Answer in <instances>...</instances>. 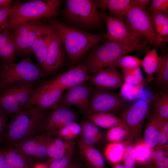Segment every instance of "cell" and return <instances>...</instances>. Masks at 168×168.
<instances>
[{
    "label": "cell",
    "mask_w": 168,
    "mask_h": 168,
    "mask_svg": "<svg viewBox=\"0 0 168 168\" xmlns=\"http://www.w3.org/2000/svg\"><path fill=\"white\" fill-rule=\"evenodd\" d=\"M45 110L34 105L14 114L7 125L4 136L10 147H15L44 132L47 117Z\"/></svg>",
    "instance_id": "obj_1"
},
{
    "label": "cell",
    "mask_w": 168,
    "mask_h": 168,
    "mask_svg": "<svg viewBox=\"0 0 168 168\" xmlns=\"http://www.w3.org/2000/svg\"><path fill=\"white\" fill-rule=\"evenodd\" d=\"M59 34L70 63H77L84 54L103 39L101 34H93L68 26L54 19L49 24Z\"/></svg>",
    "instance_id": "obj_2"
},
{
    "label": "cell",
    "mask_w": 168,
    "mask_h": 168,
    "mask_svg": "<svg viewBox=\"0 0 168 168\" xmlns=\"http://www.w3.org/2000/svg\"><path fill=\"white\" fill-rule=\"evenodd\" d=\"M62 2L59 0H35L25 3L16 1L8 10L10 27L13 29L19 24L30 20L53 19L58 15Z\"/></svg>",
    "instance_id": "obj_3"
},
{
    "label": "cell",
    "mask_w": 168,
    "mask_h": 168,
    "mask_svg": "<svg viewBox=\"0 0 168 168\" xmlns=\"http://www.w3.org/2000/svg\"><path fill=\"white\" fill-rule=\"evenodd\" d=\"M148 40L136 45H126L108 40L92 48L85 58L84 64L92 77L100 70L109 67L120 57L134 51L147 48Z\"/></svg>",
    "instance_id": "obj_4"
},
{
    "label": "cell",
    "mask_w": 168,
    "mask_h": 168,
    "mask_svg": "<svg viewBox=\"0 0 168 168\" xmlns=\"http://www.w3.org/2000/svg\"><path fill=\"white\" fill-rule=\"evenodd\" d=\"M45 75L41 68L34 64L29 55L17 63L2 62L0 65L1 89L18 83L35 82Z\"/></svg>",
    "instance_id": "obj_5"
},
{
    "label": "cell",
    "mask_w": 168,
    "mask_h": 168,
    "mask_svg": "<svg viewBox=\"0 0 168 168\" xmlns=\"http://www.w3.org/2000/svg\"><path fill=\"white\" fill-rule=\"evenodd\" d=\"M65 2L62 13L71 23L88 28H96L100 25L102 14L94 0H66Z\"/></svg>",
    "instance_id": "obj_6"
},
{
    "label": "cell",
    "mask_w": 168,
    "mask_h": 168,
    "mask_svg": "<svg viewBox=\"0 0 168 168\" xmlns=\"http://www.w3.org/2000/svg\"><path fill=\"white\" fill-rule=\"evenodd\" d=\"M124 19L127 26L135 36L145 37L156 47L166 42L156 32L152 17L148 12L131 5Z\"/></svg>",
    "instance_id": "obj_7"
},
{
    "label": "cell",
    "mask_w": 168,
    "mask_h": 168,
    "mask_svg": "<svg viewBox=\"0 0 168 168\" xmlns=\"http://www.w3.org/2000/svg\"><path fill=\"white\" fill-rule=\"evenodd\" d=\"M151 104L150 99H141L127 107L120 113V118L135 142L141 140L143 125L148 114Z\"/></svg>",
    "instance_id": "obj_8"
},
{
    "label": "cell",
    "mask_w": 168,
    "mask_h": 168,
    "mask_svg": "<svg viewBox=\"0 0 168 168\" xmlns=\"http://www.w3.org/2000/svg\"><path fill=\"white\" fill-rule=\"evenodd\" d=\"M47 26L41 19H38L24 22L15 27L13 30L16 52L24 57L29 55L34 42Z\"/></svg>",
    "instance_id": "obj_9"
},
{
    "label": "cell",
    "mask_w": 168,
    "mask_h": 168,
    "mask_svg": "<svg viewBox=\"0 0 168 168\" xmlns=\"http://www.w3.org/2000/svg\"><path fill=\"white\" fill-rule=\"evenodd\" d=\"M128 104L126 100L119 94L97 88L93 90L86 114L100 112L116 113Z\"/></svg>",
    "instance_id": "obj_10"
},
{
    "label": "cell",
    "mask_w": 168,
    "mask_h": 168,
    "mask_svg": "<svg viewBox=\"0 0 168 168\" xmlns=\"http://www.w3.org/2000/svg\"><path fill=\"white\" fill-rule=\"evenodd\" d=\"M87 67L77 65L37 87L38 89L58 88L63 90L91 80Z\"/></svg>",
    "instance_id": "obj_11"
},
{
    "label": "cell",
    "mask_w": 168,
    "mask_h": 168,
    "mask_svg": "<svg viewBox=\"0 0 168 168\" xmlns=\"http://www.w3.org/2000/svg\"><path fill=\"white\" fill-rule=\"evenodd\" d=\"M107 24V32L105 36L110 42L123 45L139 44V37L133 34L124 21L111 15L102 14Z\"/></svg>",
    "instance_id": "obj_12"
},
{
    "label": "cell",
    "mask_w": 168,
    "mask_h": 168,
    "mask_svg": "<svg viewBox=\"0 0 168 168\" xmlns=\"http://www.w3.org/2000/svg\"><path fill=\"white\" fill-rule=\"evenodd\" d=\"M65 57L61 39L52 27L44 70L45 74H51L58 70L64 63Z\"/></svg>",
    "instance_id": "obj_13"
},
{
    "label": "cell",
    "mask_w": 168,
    "mask_h": 168,
    "mask_svg": "<svg viewBox=\"0 0 168 168\" xmlns=\"http://www.w3.org/2000/svg\"><path fill=\"white\" fill-rule=\"evenodd\" d=\"M76 115L68 106L58 104L46 119L44 132L50 137L57 134L62 128L71 122L75 121Z\"/></svg>",
    "instance_id": "obj_14"
},
{
    "label": "cell",
    "mask_w": 168,
    "mask_h": 168,
    "mask_svg": "<svg viewBox=\"0 0 168 168\" xmlns=\"http://www.w3.org/2000/svg\"><path fill=\"white\" fill-rule=\"evenodd\" d=\"M93 90L85 82L76 85L68 89L59 104L76 107L86 114Z\"/></svg>",
    "instance_id": "obj_15"
},
{
    "label": "cell",
    "mask_w": 168,
    "mask_h": 168,
    "mask_svg": "<svg viewBox=\"0 0 168 168\" xmlns=\"http://www.w3.org/2000/svg\"><path fill=\"white\" fill-rule=\"evenodd\" d=\"M50 137L45 133L26 140L15 147L25 157L45 159L48 157L47 146Z\"/></svg>",
    "instance_id": "obj_16"
},
{
    "label": "cell",
    "mask_w": 168,
    "mask_h": 168,
    "mask_svg": "<svg viewBox=\"0 0 168 168\" xmlns=\"http://www.w3.org/2000/svg\"><path fill=\"white\" fill-rule=\"evenodd\" d=\"M63 90L58 88L46 89L35 88L29 108L34 105L44 110L54 108L59 104L63 96Z\"/></svg>",
    "instance_id": "obj_17"
},
{
    "label": "cell",
    "mask_w": 168,
    "mask_h": 168,
    "mask_svg": "<svg viewBox=\"0 0 168 168\" xmlns=\"http://www.w3.org/2000/svg\"><path fill=\"white\" fill-rule=\"evenodd\" d=\"M91 80L97 88L106 90L117 89L124 83L121 73L112 67L100 70L91 77Z\"/></svg>",
    "instance_id": "obj_18"
},
{
    "label": "cell",
    "mask_w": 168,
    "mask_h": 168,
    "mask_svg": "<svg viewBox=\"0 0 168 168\" xmlns=\"http://www.w3.org/2000/svg\"><path fill=\"white\" fill-rule=\"evenodd\" d=\"M0 111L6 115L22 111L18 101L15 84L0 91Z\"/></svg>",
    "instance_id": "obj_19"
},
{
    "label": "cell",
    "mask_w": 168,
    "mask_h": 168,
    "mask_svg": "<svg viewBox=\"0 0 168 168\" xmlns=\"http://www.w3.org/2000/svg\"><path fill=\"white\" fill-rule=\"evenodd\" d=\"M74 145L73 140L50 137L47 146L48 157L51 161L72 154Z\"/></svg>",
    "instance_id": "obj_20"
},
{
    "label": "cell",
    "mask_w": 168,
    "mask_h": 168,
    "mask_svg": "<svg viewBox=\"0 0 168 168\" xmlns=\"http://www.w3.org/2000/svg\"><path fill=\"white\" fill-rule=\"evenodd\" d=\"M166 121L151 113L146 124L142 140L148 147L153 149L158 140Z\"/></svg>",
    "instance_id": "obj_21"
},
{
    "label": "cell",
    "mask_w": 168,
    "mask_h": 168,
    "mask_svg": "<svg viewBox=\"0 0 168 168\" xmlns=\"http://www.w3.org/2000/svg\"><path fill=\"white\" fill-rule=\"evenodd\" d=\"M78 146L81 156L89 168H106L103 156L94 146L86 144L80 138Z\"/></svg>",
    "instance_id": "obj_22"
},
{
    "label": "cell",
    "mask_w": 168,
    "mask_h": 168,
    "mask_svg": "<svg viewBox=\"0 0 168 168\" xmlns=\"http://www.w3.org/2000/svg\"><path fill=\"white\" fill-rule=\"evenodd\" d=\"M51 28L52 27L49 24L48 25L46 29L40 34L35 40L29 50L30 53L31 52L34 53L39 67L43 71Z\"/></svg>",
    "instance_id": "obj_23"
},
{
    "label": "cell",
    "mask_w": 168,
    "mask_h": 168,
    "mask_svg": "<svg viewBox=\"0 0 168 168\" xmlns=\"http://www.w3.org/2000/svg\"><path fill=\"white\" fill-rule=\"evenodd\" d=\"M98 8L109 11L114 16L124 21V17L131 6L130 0H94Z\"/></svg>",
    "instance_id": "obj_24"
},
{
    "label": "cell",
    "mask_w": 168,
    "mask_h": 168,
    "mask_svg": "<svg viewBox=\"0 0 168 168\" xmlns=\"http://www.w3.org/2000/svg\"><path fill=\"white\" fill-rule=\"evenodd\" d=\"M87 120L99 128L110 129L115 126L124 124L123 120L114 114L107 112L90 113L86 114Z\"/></svg>",
    "instance_id": "obj_25"
},
{
    "label": "cell",
    "mask_w": 168,
    "mask_h": 168,
    "mask_svg": "<svg viewBox=\"0 0 168 168\" xmlns=\"http://www.w3.org/2000/svg\"><path fill=\"white\" fill-rule=\"evenodd\" d=\"M80 125L82 128L80 139L86 144L94 146L103 139L104 132L91 122L87 120H83Z\"/></svg>",
    "instance_id": "obj_26"
},
{
    "label": "cell",
    "mask_w": 168,
    "mask_h": 168,
    "mask_svg": "<svg viewBox=\"0 0 168 168\" xmlns=\"http://www.w3.org/2000/svg\"><path fill=\"white\" fill-rule=\"evenodd\" d=\"M152 114L165 121H168V90L155 94L152 100Z\"/></svg>",
    "instance_id": "obj_27"
},
{
    "label": "cell",
    "mask_w": 168,
    "mask_h": 168,
    "mask_svg": "<svg viewBox=\"0 0 168 168\" xmlns=\"http://www.w3.org/2000/svg\"><path fill=\"white\" fill-rule=\"evenodd\" d=\"M125 149L124 142H110L104 149V156L113 165L119 163L123 159Z\"/></svg>",
    "instance_id": "obj_28"
},
{
    "label": "cell",
    "mask_w": 168,
    "mask_h": 168,
    "mask_svg": "<svg viewBox=\"0 0 168 168\" xmlns=\"http://www.w3.org/2000/svg\"><path fill=\"white\" fill-rule=\"evenodd\" d=\"M155 78L157 84L163 89L168 90V54H162L159 57L157 67L155 73Z\"/></svg>",
    "instance_id": "obj_29"
},
{
    "label": "cell",
    "mask_w": 168,
    "mask_h": 168,
    "mask_svg": "<svg viewBox=\"0 0 168 168\" xmlns=\"http://www.w3.org/2000/svg\"><path fill=\"white\" fill-rule=\"evenodd\" d=\"M26 158L18 150L10 147L6 149L5 159L7 168H28Z\"/></svg>",
    "instance_id": "obj_30"
},
{
    "label": "cell",
    "mask_w": 168,
    "mask_h": 168,
    "mask_svg": "<svg viewBox=\"0 0 168 168\" xmlns=\"http://www.w3.org/2000/svg\"><path fill=\"white\" fill-rule=\"evenodd\" d=\"M159 57L156 49L153 48L146 53L141 61V65L149 80L152 78L155 73L158 63Z\"/></svg>",
    "instance_id": "obj_31"
},
{
    "label": "cell",
    "mask_w": 168,
    "mask_h": 168,
    "mask_svg": "<svg viewBox=\"0 0 168 168\" xmlns=\"http://www.w3.org/2000/svg\"><path fill=\"white\" fill-rule=\"evenodd\" d=\"M105 137L107 140L110 142H113L126 140L131 136L128 128L124 124L108 129Z\"/></svg>",
    "instance_id": "obj_32"
},
{
    "label": "cell",
    "mask_w": 168,
    "mask_h": 168,
    "mask_svg": "<svg viewBox=\"0 0 168 168\" xmlns=\"http://www.w3.org/2000/svg\"><path fill=\"white\" fill-rule=\"evenodd\" d=\"M134 148L136 163L143 165L151 161L153 149L147 146L142 140L136 142Z\"/></svg>",
    "instance_id": "obj_33"
},
{
    "label": "cell",
    "mask_w": 168,
    "mask_h": 168,
    "mask_svg": "<svg viewBox=\"0 0 168 168\" xmlns=\"http://www.w3.org/2000/svg\"><path fill=\"white\" fill-rule=\"evenodd\" d=\"M143 84L134 85L124 82L119 94L126 100H132L139 97L143 89Z\"/></svg>",
    "instance_id": "obj_34"
},
{
    "label": "cell",
    "mask_w": 168,
    "mask_h": 168,
    "mask_svg": "<svg viewBox=\"0 0 168 168\" xmlns=\"http://www.w3.org/2000/svg\"><path fill=\"white\" fill-rule=\"evenodd\" d=\"M141 60L138 57L131 55L122 56L109 67H119L122 70H132L140 67Z\"/></svg>",
    "instance_id": "obj_35"
},
{
    "label": "cell",
    "mask_w": 168,
    "mask_h": 168,
    "mask_svg": "<svg viewBox=\"0 0 168 168\" xmlns=\"http://www.w3.org/2000/svg\"><path fill=\"white\" fill-rule=\"evenodd\" d=\"M80 124L75 121L70 123L60 128L57 132L58 137L67 140H73L81 134Z\"/></svg>",
    "instance_id": "obj_36"
},
{
    "label": "cell",
    "mask_w": 168,
    "mask_h": 168,
    "mask_svg": "<svg viewBox=\"0 0 168 168\" xmlns=\"http://www.w3.org/2000/svg\"><path fill=\"white\" fill-rule=\"evenodd\" d=\"M133 139L130 137L124 141L125 149L123 159L124 166L127 168H136V160Z\"/></svg>",
    "instance_id": "obj_37"
},
{
    "label": "cell",
    "mask_w": 168,
    "mask_h": 168,
    "mask_svg": "<svg viewBox=\"0 0 168 168\" xmlns=\"http://www.w3.org/2000/svg\"><path fill=\"white\" fill-rule=\"evenodd\" d=\"M121 73L124 82L134 85L143 84V76L140 67L132 70H121Z\"/></svg>",
    "instance_id": "obj_38"
},
{
    "label": "cell",
    "mask_w": 168,
    "mask_h": 168,
    "mask_svg": "<svg viewBox=\"0 0 168 168\" xmlns=\"http://www.w3.org/2000/svg\"><path fill=\"white\" fill-rule=\"evenodd\" d=\"M16 45L14 40H12L0 49V56L3 62L7 63L15 62Z\"/></svg>",
    "instance_id": "obj_39"
},
{
    "label": "cell",
    "mask_w": 168,
    "mask_h": 168,
    "mask_svg": "<svg viewBox=\"0 0 168 168\" xmlns=\"http://www.w3.org/2000/svg\"><path fill=\"white\" fill-rule=\"evenodd\" d=\"M148 8L151 17L158 13H168V0H153Z\"/></svg>",
    "instance_id": "obj_40"
},
{
    "label": "cell",
    "mask_w": 168,
    "mask_h": 168,
    "mask_svg": "<svg viewBox=\"0 0 168 168\" xmlns=\"http://www.w3.org/2000/svg\"><path fill=\"white\" fill-rule=\"evenodd\" d=\"M72 154L51 161L49 168H71L72 166L71 157Z\"/></svg>",
    "instance_id": "obj_41"
},
{
    "label": "cell",
    "mask_w": 168,
    "mask_h": 168,
    "mask_svg": "<svg viewBox=\"0 0 168 168\" xmlns=\"http://www.w3.org/2000/svg\"><path fill=\"white\" fill-rule=\"evenodd\" d=\"M168 144L161 146H156L153 149L151 161L162 160L168 156Z\"/></svg>",
    "instance_id": "obj_42"
},
{
    "label": "cell",
    "mask_w": 168,
    "mask_h": 168,
    "mask_svg": "<svg viewBox=\"0 0 168 168\" xmlns=\"http://www.w3.org/2000/svg\"><path fill=\"white\" fill-rule=\"evenodd\" d=\"M10 7L0 9V32L10 31L8 17V12Z\"/></svg>",
    "instance_id": "obj_43"
},
{
    "label": "cell",
    "mask_w": 168,
    "mask_h": 168,
    "mask_svg": "<svg viewBox=\"0 0 168 168\" xmlns=\"http://www.w3.org/2000/svg\"><path fill=\"white\" fill-rule=\"evenodd\" d=\"M168 121H167L166 122L163 128L156 146H161L168 144Z\"/></svg>",
    "instance_id": "obj_44"
},
{
    "label": "cell",
    "mask_w": 168,
    "mask_h": 168,
    "mask_svg": "<svg viewBox=\"0 0 168 168\" xmlns=\"http://www.w3.org/2000/svg\"><path fill=\"white\" fill-rule=\"evenodd\" d=\"M13 39V31L0 32V49Z\"/></svg>",
    "instance_id": "obj_45"
},
{
    "label": "cell",
    "mask_w": 168,
    "mask_h": 168,
    "mask_svg": "<svg viewBox=\"0 0 168 168\" xmlns=\"http://www.w3.org/2000/svg\"><path fill=\"white\" fill-rule=\"evenodd\" d=\"M168 16V13L164 14L160 13L151 17L154 26L155 27V30L160 28L162 26L166 17Z\"/></svg>",
    "instance_id": "obj_46"
},
{
    "label": "cell",
    "mask_w": 168,
    "mask_h": 168,
    "mask_svg": "<svg viewBox=\"0 0 168 168\" xmlns=\"http://www.w3.org/2000/svg\"><path fill=\"white\" fill-rule=\"evenodd\" d=\"M7 125V115L0 111V141L4 136Z\"/></svg>",
    "instance_id": "obj_47"
},
{
    "label": "cell",
    "mask_w": 168,
    "mask_h": 168,
    "mask_svg": "<svg viewBox=\"0 0 168 168\" xmlns=\"http://www.w3.org/2000/svg\"><path fill=\"white\" fill-rule=\"evenodd\" d=\"M151 1L149 0H130V3L131 5L135 6L146 11Z\"/></svg>",
    "instance_id": "obj_48"
},
{
    "label": "cell",
    "mask_w": 168,
    "mask_h": 168,
    "mask_svg": "<svg viewBox=\"0 0 168 168\" xmlns=\"http://www.w3.org/2000/svg\"><path fill=\"white\" fill-rule=\"evenodd\" d=\"M157 34L162 38H168V16L165 19L164 22L160 28L156 30ZM168 40V39H166Z\"/></svg>",
    "instance_id": "obj_49"
},
{
    "label": "cell",
    "mask_w": 168,
    "mask_h": 168,
    "mask_svg": "<svg viewBox=\"0 0 168 168\" xmlns=\"http://www.w3.org/2000/svg\"><path fill=\"white\" fill-rule=\"evenodd\" d=\"M151 162L156 168H168V156L162 160H156Z\"/></svg>",
    "instance_id": "obj_50"
},
{
    "label": "cell",
    "mask_w": 168,
    "mask_h": 168,
    "mask_svg": "<svg viewBox=\"0 0 168 168\" xmlns=\"http://www.w3.org/2000/svg\"><path fill=\"white\" fill-rule=\"evenodd\" d=\"M6 149H0V168H7L5 159Z\"/></svg>",
    "instance_id": "obj_51"
},
{
    "label": "cell",
    "mask_w": 168,
    "mask_h": 168,
    "mask_svg": "<svg viewBox=\"0 0 168 168\" xmlns=\"http://www.w3.org/2000/svg\"><path fill=\"white\" fill-rule=\"evenodd\" d=\"M13 2L11 0H0V9L10 7Z\"/></svg>",
    "instance_id": "obj_52"
},
{
    "label": "cell",
    "mask_w": 168,
    "mask_h": 168,
    "mask_svg": "<svg viewBox=\"0 0 168 168\" xmlns=\"http://www.w3.org/2000/svg\"><path fill=\"white\" fill-rule=\"evenodd\" d=\"M143 168H156L151 161L143 165Z\"/></svg>",
    "instance_id": "obj_53"
},
{
    "label": "cell",
    "mask_w": 168,
    "mask_h": 168,
    "mask_svg": "<svg viewBox=\"0 0 168 168\" xmlns=\"http://www.w3.org/2000/svg\"><path fill=\"white\" fill-rule=\"evenodd\" d=\"M33 168H49V167L44 164L38 163L35 165Z\"/></svg>",
    "instance_id": "obj_54"
},
{
    "label": "cell",
    "mask_w": 168,
    "mask_h": 168,
    "mask_svg": "<svg viewBox=\"0 0 168 168\" xmlns=\"http://www.w3.org/2000/svg\"><path fill=\"white\" fill-rule=\"evenodd\" d=\"M112 168H127L124 165L120 164L119 163L114 164L113 165Z\"/></svg>",
    "instance_id": "obj_55"
},
{
    "label": "cell",
    "mask_w": 168,
    "mask_h": 168,
    "mask_svg": "<svg viewBox=\"0 0 168 168\" xmlns=\"http://www.w3.org/2000/svg\"><path fill=\"white\" fill-rule=\"evenodd\" d=\"M71 168H80L78 166H75L72 165Z\"/></svg>",
    "instance_id": "obj_56"
},
{
    "label": "cell",
    "mask_w": 168,
    "mask_h": 168,
    "mask_svg": "<svg viewBox=\"0 0 168 168\" xmlns=\"http://www.w3.org/2000/svg\"><path fill=\"white\" fill-rule=\"evenodd\" d=\"M1 89V81L0 80V91Z\"/></svg>",
    "instance_id": "obj_57"
}]
</instances>
